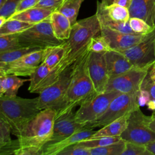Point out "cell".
Listing matches in <instances>:
<instances>
[{
	"instance_id": "obj_1",
	"label": "cell",
	"mask_w": 155,
	"mask_h": 155,
	"mask_svg": "<svg viewBox=\"0 0 155 155\" xmlns=\"http://www.w3.org/2000/svg\"><path fill=\"white\" fill-rule=\"evenodd\" d=\"M56 111L53 108L42 110L27 125L17 139L0 148L1 155L13 154L21 147L43 148L50 140L53 130Z\"/></svg>"
},
{
	"instance_id": "obj_2",
	"label": "cell",
	"mask_w": 155,
	"mask_h": 155,
	"mask_svg": "<svg viewBox=\"0 0 155 155\" xmlns=\"http://www.w3.org/2000/svg\"><path fill=\"white\" fill-rule=\"evenodd\" d=\"M41 111L38 97L32 99L17 96L0 97V119L9 125L12 133L16 137Z\"/></svg>"
},
{
	"instance_id": "obj_3",
	"label": "cell",
	"mask_w": 155,
	"mask_h": 155,
	"mask_svg": "<svg viewBox=\"0 0 155 155\" xmlns=\"http://www.w3.org/2000/svg\"><path fill=\"white\" fill-rule=\"evenodd\" d=\"M88 47L75 61L71 81L61 108L56 113L73 110L86 100L97 94L90 77L87 61Z\"/></svg>"
},
{
	"instance_id": "obj_4",
	"label": "cell",
	"mask_w": 155,
	"mask_h": 155,
	"mask_svg": "<svg viewBox=\"0 0 155 155\" xmlns=\"http://www.w3.org/2000/svg\"><path fill=\"white\" fill-rule=\"evenodd\" d=\"M99 34H101V24L96 13L77 21L72 25L70 36L65 41L68 53L65 59L61 65V71H63L81 56L87 50L90 39Z\"/></svg>"
},
{
	"instance_id": "obj_5",
	"label": "cell",
	"mask_w": 155,
	"mask_h": 155,
	"mask_svg": "<svg viewBox=\"0 0 155 155\" xmlns=\"http://www.w3.org/2000/svg\"><path fill=\"white\" fill-rule=\"evenodd\" d=\"M74 62L60 74L58 80L44 90L38 96L40 109L59 110L66 96L74 68Z\"/></svg>"
},
{
	"instance_id": "obj_6",
	"label": "cell",
	"mask_w": 155,
	"mask_h": 155,
	"mask_svg": "<svg viewBox=\"0 0 155 155\" xmlns=\"http://www.w3.org/2000/svg\"><path fill=\"white\" fill-rule=\"evenodd\" d=\"M19 41L22 47H45L62 43L54 36L50 17L18 34Z\"/></svg>"
},
{
	"instance_id": "obj_7",
	"label": "cell",
	"mask_w": 155,
	"mask_h": 155,
	"mask_svg": "<svg viewBox=\"0 0 155 155\" xmlns=\"http://www.w3.org/2000/svg\"><path fill=\"white\" fill-rule=\"evenodd\" d=\"M120 93L116 91H104L86 100L75 112L76 120L88 128L90 124L97 120L105 112L113 99Z\"/></svg>"
},
{
	"instance_id": "obj_8",
	"label": "cell",
	"mask_w": 155,
	"mask_h": 155,
	"mask_svg": "<svg viewBox=\"0 0 155 155\" xmlns=\"http://www.w3.org/2000/svg\"><path fill=\"white\" fill-rule=\"evenodd\" d=\"M139 92L119 94L113 99L105 112L97 120L90 124L88 128L102 127L139 108Z\"/></svg>"
},
{
	"instance_id": "obj_9",
	"label": "cell",
	"mask_w": 155,
	"mask_h": 155,
	"mask_svg": "<svg viewBox=\"0 0 155 155\" xmlns=\"http://www.w3.org/2000/svg\"><path fill=\"white\" fill-rule=\"evenodd\" d=\"M119 51L128 58L134 68L148 70L155 62V28L144 35L137 44Z\"/></svg>"
},
{
	"instance_id": "obj_10",
	"label": "cell",
	"mask_w": 155,
	"mask_h": 155,
	"mask_svg": "<svg viewBox=\"0 0 155 155\" xmlns=\"http://www.w3.org/2000/svg\"><path fill=\"white\" fill-rule=\"evenodd\" d=\"M148 116L145 115L140 107L133 111L129 115L128 124L120 135L126 142L146 145L155 140V131L148 127Z\"/></svg>"
},
{
	"instance_id": "obj_11",
	"label": "cell",
	"mask_w": 155,
	"mask_h": 155,
	"mask_svg": "<svg viewBox=\"0 0 155 155\" xmlns=\"http://www.w3.org/2000/svg\"><path fill=\"white\" fill-rule=\"evenodd\" d=\"M148 69L133 68L124 74L110 79L105 91H116L121 93H135L139 91Z\"/></svg>"
},
{
	"instance_id": "obj_12",
	"label": "cell",
	"mask_w": 155,
	"mask_h": 155,
	"mask_svg": "<svg viewBox=\"0 0 155 155\" xmlns=\"http://www.w3.org/2000/svg\"><path fill=\"white\" fill-rule=\"evenodd\" d=\"M86 128H89L86 125L81 124L76 120L75 113H73V110L56 113L51 137L45 145L59 142L79 131Z\"/></svg>"
},
{
	"instance_id": "obj_13",
	"label": "cell",
	"mask_w": 155,
	"mask_h": 155,
	"mask_svg": "<svg viewBox=\"0 0 155 155\" xmlns=\"http://www.w3.org/2000/svg\"><path fill=\"white\" fill-rule=\"evenodd\" d=\"M43 49L28 53L13 62L0 66V75L30 76L42 61Z\"/></svg>"
},
{
	"instance_id": "obj_14",
	"label": "cell",
	"mask_w": 155,
	"mask_h": 155,
	"mask_svg": "<svg viewBox=\"0 0 155 155\" xmlns=\"http://www.w3.org/2000/svg\"><path fill=\"white\" fill-rule=\"evenodd\" d=\"M105 53L90 51L88 58L87 66L89 75L97 93L105 91L110 79Z\"/></svg>"
},
{
	"instance_id": "obj_15",
	"label": "cell",
	"mask_w": 155,
	"mask_h": 155,
	"mask_svg": "<svg viewBox=\"0 0 155 155\" xmlns=\"http://www.w3.org/2000/svg\"><path fill=\"white\" fill-rule=\"evenodd\" d=\"M61 73L58 68L51 69L41 62L30 76V85L28 88L29 92L40 94L44 90L55 82Z\"/></svg>"
},
{
	"instance_id": "obj_16",
	"label": "cell",
	"mask_w": 155,
	"mask_h": 155,
	"mask_svg": "<svg viewBox=\"0 0 155 155\" xmlns=\"http://www.w3.org/2000/svg\"><path fill=\"white\" fill-rule=\"evenodd\" d=\"M101 35L108 41L111 48L116 51H122L130 48L139 43L144 35L129 34L101 25Z\"/></svg>"
},
{
	"instance_id": "obj_17",
	"label": "cell",
	"mask_w": 155,
	"mask_h": 155,
	"mask_svg": "<svg viewBox=\"0 0 155 155\" xmlns=\"http://www.w3.org/2000/svg\"><path fill=\"white\" fill-rule=\"evenodd\" d=\"M105 58L110 79L134 68L128 58L119 51L114 50L108 51L105 53Z\"/></svg>"
},
{
	"instance_id": "obj_18",
	"label": "cell",
	"mask_w": 155,
	"mask_h": 155,
	"mask_svg": "<svg viewBox=\"0 0 155 155\" xmlns=\"http://www.w3.org/2000/svg\"><path fill=\"white\" fill-rule=\"evenodd\" d=\"M95 131L94 128L84 129L59 142L45 145L42 148V155H58L60 152L66 148L73 145L80 141L88 139Z\"/></svg>"
},
{
	"instance_id": "obj_19",
	"label": "cell",
	"mask_w": 155,
	"mask_h": 155,
	"mask_svg": "<svg viewBox=\"0 0 155 155\" xmlns=\"http://www.w3.org/2000/svg\"><path fill=\"white\" fill-rule=\"evenodd\" d=\"M128 10L130 18H140L154 28L155 0H132Z\"/></svg>"
},
{
	"instance_id": "obj_20",
	"label": "cell",
	"mask_w": 155,
	"mask_h": 155,
	"mask_svg": "<svg viewBox=\"0 0 155 155\" xmlns=\"http://www.w3.org/2000/svg\"><path fill=\"white\" fill-rule=\"evenodd\" d=\"M68 53L65 41L62 43L43 48L42 62L51 69L59 68L65 59ZM62 72V71H61Z\"/></svg>"
},
{
	"instance_id": "obj_21",
	"label": "cell",
	"mask_w": 155,
	"mask_h": 155,
	"mask_svg": "<svg viewBox=\"0 0 155 155\" xmlns=\"http://www.w3.org/2000/svg\"><path fill=\"white\" fill-rule=\"evenodd\" d=\"M50 20L56 38L62 41H67L70 36L72 27L70 20L58 10L52 12Z\"/></svg>"
},
{
	"instance_id": "obj_22",
	"label": "cell",
	"mask_w": 155,
	"mask_h": 155,
	"mask_svg": "<svg viewBox=\"0 0 155 155\" xmlns=\"http://www.w3.org/2000/svg\"><path fill=\"white\" fill-rule=\"evenodd\" d=\"M130 113L124 115L114 121L101 127L100 130L96 131L88 139L102 137L120 136L127 127L128 119Z\"/></svg>"
},
{
	"instance_id": "obj_23",
	"label": "cell",
	"mask_w": 155,
	"mask_h": 155,
	"mask_svg": "<svg viewBox=\"0 0 155 155\" xmlns=\"http://www.w3.org/2000/svg\"><path fill=\"white\" fill-rule=\"evenodd\" d=\"M52 12L53 11L48 9L34 7L21 12L15 13L10 18L35 24L48 18Z\"/></svg>"
},
{
	"instance_id": "obj_24",
	"label": "cell",
	"mask_w": 155,
	"mask_h": 155,
	"mask_svg": "<svg viewBox=\"0 0 155 155\" xmlns=\"http://www.w3.org/2000/svg\"><path fill=\"white\" fill-rule=\"evenodd\" d=\"M27 81L30 79H22L15 74L0 75V97L16 96L19 88Z\"/></svg>"
},
{
	"instance_id": "obj_25",
	"label": "cell",
	"mask_w": 155,
	"mask_h": 155,
	"mask_svg": "<svg viewBox=\"0 0 155 155\" xmlns=\"http://www.w3.org/2000/svg\"><path fill=\"white\" fill-rule=\"evenodd\" d=\"M97 8L109 18L115 21L127 22H128L130 18L128 8L115 3L109 5H105L101 2L97 1Z\"/></svg>"
},
{
	"instance_id": "obj_26",
	"label": "cell",
	"mask_w": 155,
	"mask_h": 155,
	"mask_svg": "<svg viewBox=\"0 0 155 155\" xmlns=\"http://www.w3.org/2000/svg\"><path fill=\"white\" fill-rule=\"evenodd\" d=\"M96 15H97L101 26H104L110 29L125 33L136 34L131 28L129 22H122L113 21L107 16L104 13H102L100 10L97 8H96Z\"/></svg>"
},
{
	"instance_id": "obj_27",
	"label": "cell",
	"mask_w": 155,
	"mask_h": 155,
	"mask_svg": "<svg viewBox=\"0 0 155 155\" xmlns=\"http://www.w3.org/2000/svg\"><path fill=\"white\" fill-rule=\"evenodd\" d=\"M33 24L24 22L16 19H8L0 27V36L20 33L27 28L31 27Z\"/></svg>"
},
{
	"instance_id": "obj_28",
	"label": "cell",
	"mask_w": 155,
	"mask_h": 155,
	"mask_svg": "<svg viewBox=\"0 0 155 155\" xmlns=\"http://www.w3.org/2000/svg\"><path fill=\"white\" fill-rule=\"evenodd\" d=\"M125 145L126 142L122 139L108 145L90 148V155H122Z\"/></svg>"
},
{
	"instance_id": "obj_29",
	"label": "cell",
	"mask_w": 155,
	"mask_h": 155,
	"mask_svg": "<svg viewBox=\"0 0 155 155\" xmlns=\"http://www.w3.org/2000/svg\"><path fill=\"white\" fill-rule=\"evenodd\" d=\"M84 0H69L65 1L58 11L65 15L70 21L71 25L77 22V17L82 3Z\"/></svg>"
},
{
	"instance_id": "obj_30",
	"label": "cell",
	"mask_w": 155,
	"mask_h": 155,
	"mask_svg": "<svg viewBox=\"0 0 155 155\" xmlns=\"http://www.w3.org/2000/svg\"><path fill=\"white\" fill-rule=\"evenodd\" d=\"M37 47H22L0 53V66L8 64L31 52L41 50Z\"/></svg>"
},
{
	"instance_id": "obj_31",
	"label": "cell",
	"mask_w": 155,
	"mask_h": 155,
	"mask_svg": "<svg viewBox=\"0 0 155 155\" xmlns=\"http://www.w3.org/2000/svg\"><path fill=\"white\" fill-rule=\"evenodd\" d=\"M120 136L115 137H102L93 139H87L76 143V145L83 146L89 148L104 147L115 143L121 140Z\"/></svg>"
},
{
	"instance_id": "obj_32",
	"label": "cell",
	"mask_w": 155,
	"mask_h": 155,
	"mask_svg": "<svg viewBox=\"0 0 155 155\" xmlns=\"http://www.w3.org/2000/svg\"><path fill=\"white\" fill-rule=\"evenodd\" d=\"M18 34L0 36V53L22 48L19 43Z\"/></svg>"
},
{
	"instance_id": "obj_33",
	"label": "cell",
	"mask_w": 155,
	"mask_h": 155,
	"mask_svg": "<svg viewBox=\"0 0 155 155\" xmlns=\"http://www.w3.org/2000/svg\"><path fill=\"white\" fill-rule=\"evenodd\" d=\"M88 47L90 51L93 52H107L112 50L108 41L101 34L90 39Z\"/></svg>"
},
{
	"instance_id": "obj_34",
	"label": "cell",
	"mask_w": 155,
	"mask_h": 155,
	"mask_svg": "<svg viewBox=\"0 0 155 155\" xmlns=\"http://www.w3.org/2000/svg\"><path fill=\"white\" fill-rule=\"evenodd\" d=\"M128 22L131 28L136 34L145 35L154 28L144 20L139 18H130Z\"/></svg>"
},
{
	"instance_id": "obj_35",
	"label": "cell",
	"mask_w": 155,
	"mask_h": 155,
	"mask_svg": "<svg viewBox=\"0 0 155 155\" xmlns=\"http://www.w3.org/2000/svg\"><path fill=\"white\" fill-rule=\"evenodd\" d=\"M122 155H151V153L145 145L126 142L125 149Z\"/></svg>"
},
{
	"instance_id": "obj_36",
	"label": "cell",
	"mask_w": 155,
	"mask_h": 155,
	"mask_svg": "<svg viewBox=\"0 0 155 155\" xmlns=\"http://www.w3.org/2000/svg\"><path fill=\"white\" fill-rule=\"evenodd\" d=\"M22 0H7L6 2L0 7V16L8 19L15 13L16 9Z\"/></svg>"
},
{
	"instance_id": "obj_37",
	"label": "cell",
	"mask_w": 155,
	"mask_h": 155,
	"mask_svg": "<svg viewBox=\"0 0 155 155\" xmlns=\"http://www.w3.org/2000/svg\"><path fill=\"white\" fill-rule=\"evenodd\" d=\"M11 133L12 130L9 125L0 119V148L7 145L12 140Z\"/></svg>"
},
{
	"instance_id": "obj_38",
	"label": "cell",
	"mask_w": 155,
	"mask_h": 155,
	"mask_svg": "<svg viewBox=\"0 0 155 155\" xmlns=\"http://www.w3.org/2000/svg\"><path fill=\"white\" fill-rule=\"evenodd\" d=\"M58 155H90V148L74 144L64 149Z\"/></svg>"
},
{
	"instance_id": "obj_39",
	"label": "cell",
	"mask_w": 155,
	"mask_h": 155,
	"mask_svg": "<svg viewBox=\"0 0 155 155\" xmlns=\"http://www.w3.org/2000/svg\"><path fill=\"white\" fill-rule=\"evenodd\" d=\"M65 0H39L35 6L50 10L53 12L58 10Z\"/></svg>"
},
{
	"instance_id": "obj_40",
	"label": "cell",
	"mask_w": 155,
	"mask_h": 155,
	"mask_svg": "<svg viewBox=\"0 0 155 155\" xmlns=\"http://www.w3.org/2000/svg\"><path fill=\"white\" fill-rule=\"evenodd\" d=\"M42 148L32 146H24L18 148L15 155H42Z\"/></svg>"
},
{
	"instance_id": "obj_41",
	"label": "cell",
	"mask_w": 155,
	"mask_h": 155,
	"mask_svg": "<svg viewBox=\"0 0 155 155\" xmlns=\"http://www.w3.org/2000/svg\"><path fill=\"white\" fill-rule=\"evenodd\" d=\"M147 91L151 99H155V81H154L147 73L141 85V88Z\"/></svg>"
},
{
	"instance_id": "obj_42",
	"label": "cell",
	"mask_w": 155,
	"mask_h": 155,
	"mask_svg": "<svg viewBox=\"0 0 155 155\" xmlns=\"http://www.w3.org/2000/svg\"><path fill=\"white\" fill-rule=\"evenodd\" d=\"M39 1V0H22L18 4L15 13H19L25 10L34 7Z\"/></svg>"
},
{
	"instance_id": "obj_43",
	"label": "cell",
	"mask_w": 155,
	"mask_h": 155,
	"mask_svg": "<svg viewBox=\"0 0 155 155\" xmlns=\"http://www.w3.org/2000/svg\"><path fill=\"white\" fill-rule=\"evenodd\" d=\"M151 96L149 93L143 89H140L138 94V102L140 107L147 105V103L150 101Z\"/></svg>"
},
{
	"instance_id": "obj_44",
	"label": "cell",
	"mask_w": 155,
	"mask_h": 155,
	"mask_svg": "<svg viewBox=\"0 0 155 155\" xmlns=\"http://www.w3.org/2000/svg\"><path fill=\"white\" fill-rule=\"evenodd\" d=\"M148 127L154 131H155V111L151 116H148Z\"/></svg>"
},
{
	"instance_id": "obj_45",
	"label": "cell",
	"mask_w": 155,
	"mask_h": 155,
	"mask_svg": "<svg viewBox=\"0 0 155 155\" xmlns=\"http://www.w3.org/2000/svg\"><path fill=\"white\" fill-rule=\"evenodd\" d=\"M131 1L132 0H114V3L117 4L122 7H126L127 8H129L131 4Z\"/></svg>"
},
{
	"instance_id": "obj_46",
	"label": "cell",
	"mask_w": 155,
	"mask_h": 155,
	"mask_svg": "<svg viewBox=\"0 0 155 155\" xmlns=\"http://www.w3.org/2000/svg\"><path fill=\"white\" fill-rule=\"evenodd\" d=\"M145 145L148 151L151 153V154L155 155V140L150 142Z\"/></svg>"
},
{
	"instance_id": "obj_47",
	"label": "cell",
	"mask_w": 155,
	"mask_h": 155,
	"mask_svg": "<svg viewBox=\"0 0 155 155\" xmlns=\"http://www.w3.org/2000/svg\"><path fill=\"white\" fill-rule=\"evenodd\" d=\"M148 74L150 76V78L155 81V62L148 68Z\"/></svg>"
},
{
	"instance_id": "obj_48",
	"label": "cell",
	"mask_w": 155,
	"mask_h": 155,
	"mask_svg": "<svg viewBox=\"0 0 155 155\" xmlns=\"http://www.w3.org/2000/svg\"><path fill=\"white\" fill-rule=\"evenodd\" d=\"M148 110L154 111H155V99H151L150 101L147 104Z\"/></svg>"
},
{
	"instance_id": "obj_49",
	"label": "cell",
	"mask_w": 155,
	"mask_h": 155,
	"mask_svg": "<svg viewBox=\"0 0 155 155\" xmlns=\"http://www.w3.org/2000/svg\"><path fill=\"white\" fill-rule=\"evenodd\" d=\"M114 0H101V2L105 5H109L114 3Z\"/></svg>"
},
{
	"instance_id": "obj_50",
	"label": "cell",
	"mask_w": 155,
	"mask_h": 155,
	"mask_svg": "<svg viewBox=\"0 0 155 155\" xmlns=\"http://www.w3.org/2000/svg\"><path fill=\"white\" fill-rule=\"evenodd\" d=\"M7 21V19L2 16H0V27H1Z\"/></svg>"
},
{
	"instance_id": "obj_51",
	"label": "cell",
	"mask_w": 155,
	"mask_h": 155,
	"mask_svg": "<svg viewBox=\"0 0 155 155\" xmlns=\"http://www.w3.org/2000/svg\"><path fill=\"white\" fill-rule=\"evenodd\" d=\"M7 0H0V7H1L5 2Z\"/></svg>"
},
{
	"instance_id": "obj_52",
	"label": "cell",
	"mask_w": 155,
	"mask_h": 155,
	"mask_svg": "<svg viewBox=\"0 0 155 155\" xmlns=\"http://www.w3.org/2000/svg\"><path fill=\"white\" fill-rule=\"evenodd\" d=\"M154 28H155V15H154Z\"/></svg>"
},
{
	"instance_id": "obj_53",
	"label": "cell",
	"mask_w": 155,
	"mask_h": 155,
	"mask_svg": "<svg viewBox=\"0 0 155 155\" xmlns=\"http://www.w3.org/2000/svg\"><path fill=\"white\" fill-rule=\"evenodd\" d=\"M69 1V0H65V1Z\"/></svg>"
}]
</instances>
